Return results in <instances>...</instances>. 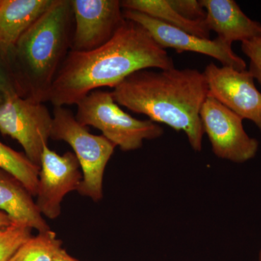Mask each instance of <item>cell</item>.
I'll use <instances>...</instances> for the list:
<instances>
[{
	"mask_svg": "<svg viewBox=\"0 0 261 261\" xmlns=\"http://www.w3.org/2000/svg\"><path fill=\"white\" fill-rule=\"evenodd\" d=\"M50 139L67 142L74 151L83 174L81 195L94 202L102 199L103 176L116 146L102 135H94L80 124L71 111L54 107Z\"/></svg>",
	"mask_w": 261,
	"mask_h": 261,
	"instance_id": "5b68a950",
	"label": "cell"
},
{
	"mask_svg": "<svg viewBox=\"0 0 261 261\" xmlns=\"http://www.w3.org/2000/svg\"><path fill=\"white\" fill-rule=\"evenodd\" d=\"M53 120L44 103L29 98L15 97L0 105V133L18 141L27 158L39 167Z\"/></svg>",
	"mask_w": 261,
	"mask_h": 261,
	"instance_id": "8992f818",
	"label": "cell"
},
{
	"mask_svg": "<svg viewBox=\"0 0 261 261\" xmlns=\"http://www.w3.org/2000/svg\"><path fill=\"white\" fill-rule=\"evenodd\" d=\"M206 11L205 23L220 39L233 42L261 37V24L247 17L233 0H200Z\"/></svg>",
	"mask_w": 261,
	"mask_h": 261,
	"instance_id": "7c38bea8",
	"label": "cell"
},
{
	"mask_svg": "<svg viewBox=\"0 0 261 261\" xmlns=\"http://www.w3.org/2000/svg\"><path fill=\"white\" fill-rule=\"evenodd\" d=\"M175 68L167 51L142 25L127 20L109 42L94 50H70L63 61L46 102L54 107L77 105L103 87L115 88L138 70Z\"/></svg>",
	"mask_w": 261,
	"mask_h": 261,
	"instance_id": "6da1fadb",
	"label": "cell"
},
{
	"mask_svg": "<svg viewBox=\"0 0 261 261\" xmlns=\"http://www.w3.org/2000/svg\"><path fill=\"white\" fill-rule=\"evenodd\" d=\"M258 261H261V248H260V252H259Z\"/></svg>",
	"mask_w": 261,
	"mask_h": 261,
	"instance_id": "cb8c5ba5",
	"label": "cell"
},
{
	"mask_svg": "<svg viewBox=\"0 0 261 261\" xmlns=\"http://www.w3.org/2000/svg\"><path fill=\"white\" fill-rule=\"evenodd\" d=\"M173 9L187 20H204L206 11L200 1L197 0H168Z\"/></svg>",
	"mask_w": 261,
	"mask_h": 261,
	"instance_id": "44dd1931",
	"label": "cell"
},
{
	"mask_svg": "<svg viewBox=\"0 0 261 261\" xmlns=\"http://www.w3.org/2000/svg\"><path fill=\"white\" fill-rule=\"evenodd\" d=\"M0 209L15 224L27 225L39 232L50 229L32 194L21 182L3 169H0Z\"/></svg>",
	"mask_w": 261,
	"mask_h": 261,
	"instance_id": "5bb4252c",
	"label": "cell"
},
{
	"mask_svg": "<svg viewBox=\"0 0 261 261\" xmlns=\"http://www.w3.org/2000/svg\"><path fill=\"white\" fill-rule=\"evenodd\" d=\"M2 0H0V4H1Z\"/></svg>",
	"mask_w": 261,
	"mask_h": 261,
	"instance_id": "d4e9b609",
	"label": "cell"
},
{
	"mask_svg": "<svg viewBox=\"0 0 261 261\" xmlns=\"http://www.w3.org/2000/svg\"><path fill=\"white\" fill-rule=\"evenodd\" d=\"M242 51L250 60L249 71L261 87V37L242 42Z\"/></svg>",
	"mask_w": 261,
	"mask_h": 261,
	"instance_id": "ffe728a7",
	"label": "cell"
},
{
	"mask_svg": "<svg viewBox=\"0 0 261 261\" xmlns=\"http://www.w3.org/2000/svg\"><path fill=\"white\" fill-rule=\"evenodd\" d=\"M13 224L9 216L5 213L0 211V229L8 227L10 225Z\"/></svg>",
	"mask_w": 261,
	"mask_h": 261,
	"instance_id": "603a6c76",
	"label": "cell"
},
{
	"mask_svg": "<svg viewBox=\"0 0 261 261\" xmlns=\"http://www.w3.org/2000/svg\"><path fill=\"white\" fill-rule=\"evenodd\" d=\"M83 179L75 154L57 153L44 146L41 158L36 203L41 214L56 219L61 213V202L67 194L78 190Z\"/></svg>",
	"mask_w": 261,
	"mask_h": 261,
	"instance_id": "30bf717a",
	"label": "cell"
},
{
	"mask_svg": "<svg viewBox=\"0 0 261 261\" xmlns=\"http://www.w3.org/2000/svg\"><path fill=\"white\" fill-rule=\"evenodd\" d=\"M201 123L215 155L236 163L254 159L258 141L247 135L243 118L208 94L201 108Z\"/></svg>",
	"mask_w": 261,
	"mask_h": 261,
	"instance_id": "52a82bcc",
	"label": "cell"
},
{
	"mask_svg": "<svg viewBox=\"0 0 261 261\" xmlns=\"http://www.w3.org/2000/svg\"><path fill=\"white\" fill-rule=\"evenodd\" d=\"M111 92L117 104L145 115L154 123L183 132L192 149L196 152L202 150L205 134L200 112L209 94L203 72L176 68L138 70Z\"/></svg>",
	"mask_w": 261,
	"mask_h": 261,
	"instance_id": "7a4b0ae2",
	"label": "cell"
},
{
	"mask_svg": "<svg viewBox=\"0 0 261 261\" xmlns=\"http://www.w3.org/2000/svg\"><path fill=\"white\" fill-rule=\"evenodd\" d=\"M203 73L209 94L243 119L253 122L261 133V92L255 87L252 73L213 63Z\"/></svg>",
	"mask_w": 261,
	"mask_h": 261,
	"instance_id": "8fae6325",
	"label": "cell"
},
{
	"mask_svg": "<svg viewBox=\"0 0 261 261\" xmlns=\"http://www.w3.org/2000/svg\"><path fill=\"white\" fill-rule=\"evenodd\" d=\"M53 261H80L77 259L74 258L72 256H70L69 254L66 252L65 249L63 247L59 250V252L56 254V257H55L54 260Z\"/></svg>",
	"mask_w": 261,
	"mask_h": 261,
	"instance_id": "7402d4cb",
	"label": "cell"
},
{
	"mask_svg": "<svg viewBox=\"0 0 261 261\" xmlns=\"http://www.w3.org/2000/svg\"><path fill=\"white\" fill-rule=\"evenodd\" d=\"M73 28L70 0H55L8 53L23 97L46 102L57 73L71 49Z\"/></svg>",
	"mask_w": 261,
	"mask_h": 261,
	"instance_id": "3957f363",
	"label": "cell"
},
{
	"mask_svg": "<svg viewBox=\"0 0 261 261\" xmlns=\"http://www.w3.org/2000/svg\"><path fill=\"white\" fill-rule=\"evenodd\" d=\"M75 119L84 126H93L122 151L140 149L145 140H155L163 128L150 120H140L123 111L112 92L96 89L77 103Z\"/></svg>",
	"mask_w": 261,
	"mask_h": 261,
	"instance_id": "277c9868",
	"label": "cell"
},
{
	"mask_svg": "<svg viewBox=\"0 0 261 261\" xmlns=\"http://www.w3.org/2000/svg\"><path fill=\"white\" fill-rule=\"evenodd\" d=\"M15 97H22L8 55L0 49V105Z\"/></svg>",
	"mask_w": 261,
	"mask_h": 261,
	"instance_id": "d6986e66",
	"label": "cell"
},
{
	"mask_svg": "<svg viewBox=\"0 0 261 261\" xmlns=\"http://www.w3.org/2000/svg\"><path fill=\"white\" fill-rule=\"evenodd\" d=\"M32 228L27 225L13 223L0 229V261H9L32 235Z\"/></svg>",
	"mask_w": 261,
	"mask_h": 261,
	"instance_id": "ac0fdd59",
	"label": "cell"
},
{
	"mask_svg": "<svg viewBox=\"0 0 261 261\" xmlns=\"http://www.w3.org/2000/svg\"><path fill=\"white\" fill-rule=\"evenodd\" d=\"M121 4L123 10L140 12L196 37L211 39L205 20H187L173 9L168 0H123Z\"/></svg>",
	"mask_w": 261,
	"mask_h": 261,
	"instance_id": "9a60e30c",
	"label": "cell"
},
{
	"mask_svg": "<svg viewBox=\"0 0 261 261\" xmlns=\"http://www.w3.org/2000/svg\"><path fill=\"white\" fill-rule=\"evenodd\" d=\"M63 242L51 229L31 237L15 252L9 261H53Z\"/></svg>",
	"mask_w": 261,
	"mask_h": 261,
	"instance_id": "e0dca14e",
	"label": "cell"
},
{
	"mask_svg": "<svg viewBox=\"0 0 261 261\" xmlns=\"http://www.w3.org/2000/svg\"><path fill=\"white\" fill-rule=\"evenodd\" d=\"M54 3L55 0H2L0 49L8 55L24 33Z\"/></svg>",
	"mask_w": 261,
	"mask_h": 261,
	"instance_id": "4fadbf2b",
	"label": "cell"
},
{
	"mask_svg": "<svg viewBox=\"0 0 261 261\" xmlns=\"http://www.w3.org/2000/svg\"><path fill=\"white\" fill-rule=\"evenodd\" d=\"M123 13L127 20L142 25L163 49L172 48L178 53L192 51L205 55L217 60L223 66L238 70H246V63L233 51L232 44L219 37L211 40L196 37L135 10L123 9Z\"/></svg>",
	"mask_w": 261,
	"mask_h": 261,
	"instance_id": "ba28073f",
	"label": "cell"
},
{
	"mask_svg": "<svg viewBox=\"0 0 261 261\" xmlns=\"http://www.w3.org/2000/svg\"><path fill=\"white\" fill-rule=\"evenodd\" d=\"M0 169L19 180L37 197L40 167L32 163L25 154L17 152L0 142Z\"/></svg>",
	"mask_w": 261,
	"mask_h": 261,
	"instance_id": "2e32d148",
	"label": "cell"
},
{
	"mask_svg": "<svg viewBox=\"0 0 261 261\" xmlns=\"http://www.w3.org/2000/svg\"><path fill=\"white\" fill-rule=\"evenodd\" d=\"M74 28L71 50H94L109 42L126 21L119 0H70Z\"/></svg>",
	"mask_w": 261,
	"mask_h": 261,
	"instance_id": "9c48e42d",
	"label": "cell"
}]
</instances>
